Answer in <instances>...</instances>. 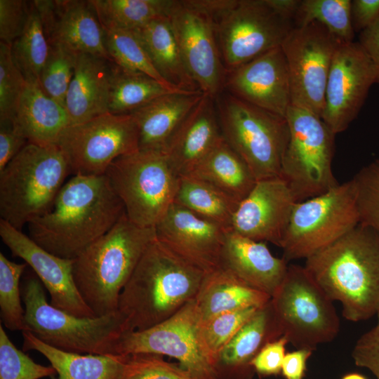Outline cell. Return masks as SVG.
Returning <instances> with one entry per match:
<instances>
[{"mask_svg":"<svg viewBox=\"0 0 379 379\" xmlns=\"http://www.w3.org/2000/svg\"><path fill=\"white\" fill-rule=\"evenodd\" d=\"M124 213L105 175H77L63 185L51 209L28 223L29 237L48 252L74 260Z\"/></svg>","mask_w":379,"mask_h":379,"instance_id":"cell-1","label":"cell"},{"mask_svg":"<svg viewBox=\"0 0 379 379\" xmlns=\"http://www.w3.org/2000/svg\"><path fill=\"white\" fill-rule=\"evenodd\" d=\"M350 321L367 320L379 310V235L359 223L305 259V266Z\"/></svg>","mask_w":379,"mask_h":379,"instance_id":"cell-2","label":"cell"},{"mask_svg":"<svg viewBox=\"0 0 379 379\" xmlns=\"http://www.w3.org/2000/svg\"><path fill=\"white\" fill-rule=\"evenodd\" d=\"M206 272L157 239L149 245L119 299L129 331L152 327L194 300Z\"/></svg>","mask_w":379,"mask_h":379,"instance_id":"cell-3","label":"cell"},{"mask_svg":"<svg viewBox=\"0 0 379 379\" xmlns=\"http://www.w3.org/2000/svg\"><path fill=\"white\" fill-rule=\"evenodd\" d=\"M155 238L154 227H140L125 213L109 231L74 259L77 287L96 317L118 311L122 289Z\"/></svg>","mask_w":379,"mask_h":379,"instance_id":"cell-4","label":"cell"},{"mask_svg":"<svg viewBox=\"0 0 379 379\" xmlns=\"http://www.w3.org/2000/svg\"><path fill=\"white\" fill-rule=\"evenodd\" d=\"M69 174L56 145L27 143L0 172V219L22 230L51 209Z\"/></svg>","mask_w":379,"mask_h":379,"instance_id":"cell-5","label":"cell"},{"mask_svg":"<svg viewBox=\"0 0 379 379\" xmlns=\"http://www.w3.org/2000/svg\"><path fill=\"white\" fill-rule=\"evenodd\" d=\"M25 331L57 349L69 352L111 355L118 339L128 332L117 311L94 317H79L48 302L44 286L34 274L22 285Z\"/></svg>","mask_w":379,"mask_h":379,"instance_id":"cell-6","label":"cell"},{"mask_svg":"<svg viewBox=\"0 0 379 379\" xmlns=\"http://www.w3.org/2000/svg\"><path fill=\"white\" fill-rule=\"evenodd\" d=\"M204 1L227 72L281 46L294 27L293 20L277 13L267 0Z\"/></svg>","mask_w":379,"mask_h":379,"instance_id":"cell-7","label":"cell"},{"mask_svg":"<svg viewBox=\"0 0 379 379\" xmlns=\"http://www.w3.org/2000/svg\"><path fill=\"white\" fill-rule=\"evenodd\" d=\"M214 100L224 139L247 164L256 180L279 176L289 138L286 118L225 91Z\"/></svg>","mask_w":379,"mask_h":379,"instance_id":"cell-8","label":"cell"},{"mask_svg":"<svg viewBox=\"0 0 379 379\" xmlns=\"http://www.w3.org/2000/svg\"><path fill=\"white\" fill-rule=\"evenodd\" d=\"M127 217L155 227L173 204L180 175L162 151L142 150L115 159L105 174Z\"/></svg>","mask_w":379,"mask_h":379,"instance_id":"cell-9","label":"cell"},{"mask_svg":"<svg viewBox=\"0 0 379 379\" xmlns=\"http://www.w3.org/2000/svg\"><path fill=\"white\" fill-rule=\"evenodd\" d=\"M286 119L289 138L279 176L300 202L339 184L332 169L335 134L321 117L303 108L291 105Z\"/></svg>","mask_w":379,"mask_h":379,"instance_id":"cell-10","label":"cell"},{"mask_svg":"<svg viewBox=\"0 0 379 379\" xmlns=\"http://www.w3.org/2000/svg\"><path fill=\"white\" fill-rule=\"evenodd\" d=\"M270 303L282 336L297 349L314 351L339 332L333 301L304 266L288 265Z\"/></svg>","mask_w":379,"mask_h":379,"instance_id":"cell-11","label":"cell"},{"mask_svg":"<svg viewBox=\"0 0 379 379\" xmlns=\"http://www.w3.org/2000/svg\"><path fill=\"white\" fill-rule=\"evenodd\" d=\"M359 223L351 180L297 202L280 248L291 260L306 259L331 244Z\"/></svg>","mask_w":379,"mask_h":379,"instance_id":"cell-12","label":"cell"},{"mask_svg":"<svg viewBox=\"0 0 379 379\" xmlns=\"http://www.w3.org/2000/svg\"><path fill=\"white\" fill-rule=\"evenodd\" d=\"M56 145L74 175H102L117 158L139 149V133L131 114L109 112L65 128Z\"/></svg>","mask_w":379,"mask_h":379,"instance_id":"cell-13","label":"cell"},{"mask_svg":"<svg viewBox=\"0 0 379 379\" xmlns=\"http://www.w3.org/2000/svg\"><path fill=\"white\" fill-rule=\"evenodd\" d=\"M342 44L317 22L293 28L281 45L288 68L291 105L321 118L331 66Z\"/></svg>","mask_w":379,"mask_h":379,"instance_id":"cell-14","label":"cell"},{"mask_svg":"<svg viewBox=\"0 0 379 379\" xmlns=\"http://www.w3.org/2000/svg\"><path fill=\"white\" fill-rule=\"evenodd\" d=\"M199 322L194 299L174 315L152 327L124 333L114 345L112 354L166 355L178 360L194 379H220L201 345Z\"/></svg>","mask_w":379,"mask_h":379,"instance_id":"cell-15","label":"cell"},{"mask_svg":"<svg viewBox=\"0 0 379 379\" xmlns=\"http://www.w3.org/2000/svg\"><path fill=\"white\" fill-rule=\"evenodd\" d=\"M168 18L190 75L202 93L215 98L223 91L227 70L212 17L197 0H174Z\"/></svg>","mask_w":379,"mask_h":379,"instance_id":"cell-16","label":"cell"},{"mask_svg":"<svg viewBox=\"0 0 379 379\" xmlns=\"http://www.w3.org/2000/svg\"><path fill=\"white\" fill-rule=\"evenodd\" d=\"M375 83L372 61L359 41L340 44L331 66L321 116L335 135L357 118Z\"/></svg>","mask_w":379,"mask_h":379,"instance_id":"cell-17","label":"cell"},{"mask_svg":"<svg viewBox=\"0 0 379 379\" xmlns=\"http://www.w3.org/2000/svg\"><path fill=\"white\" fill-rule=\"evenodd\" d=\"M0 237L13 256L29 266L51 297V305L79 317H96L81 295L74 277V260L56 256L22 230L0 219Z\"/></svg>","mask_w":379,"mask_h":379,"instance_id":"cell-18","label":"cell"},{"mask_svg":"<svg viewBox=\"0 0 379 379\" xmlns=\"http://www.w3.org/2000/svg\"><path fill=\"white\" fill-rule=\"evenodd\" d=\"M223 91L286 118L291 102L287 62L281 46L227 72Z\"/></svg>","mask_w":379,"mask_h":379,"instance_id":"cell-19","label":"cell"},{"mask_svg":"<svg viewBox=\"0 0 379 379\" xmlns=\"http://www.w3.org/2000/svg\"><path fill=\"white\" fill-rule=\"evenodd\" d=\"M154 227L159 241L206 273L220 267L228 230L175 203Z\"/></svg>","mask_w":379,"mask_h":379,"instance_id":"cell-20","label":"cell"},{"mask_svg":"<svg viewBox=\"0 0 379 379\" xmlns=\"http://www.w3.org/2000/svg\"><path fill=\"white\" fill-rule=\"evenodd\" d=\"M296 203L289 187L280 176L258 180L239 203L232 219V230L280 247Z\"/></svg>","mask_w":379,"mask_h":379,"instance_id":"cell-21","label":"cell"},{"mask_svg":"<svg viewBox=\"0 0 379 379\" xmlns=\"http://www.w3.org/2000/svg\"><path fill=\"white\" fill-rule=\"evenodd\" d=\"M49 45L88 53L112 62L105 36L90 0L33 1Z\"/></svg>","mask_w":379,"mask_h":379,"instance_id":"cell-22","label":"cell"},{"mask_svg":"<svg viewBox=\"0 0 379 379\" xmlns=\"http://www.w3.org/2000/svg\"><path fill=\"white\" fill-rule=\"evenodd\" d=\"M288 262L273 255L262 241L227 231L220 257L222 267L271 298L282 283Z\"/></svg>","mask_w":379,"mask_h":379,"instance_id":"cell-23","label":"cell"},{"mask_svg":"<svg viewBox=\"0 0 379 379\" xmlns=\"http://www.w3.org/2000/svg\"><path fill=\"white\" fill-rule=\"evenodd\" d=\"M222 138L214 98L204 94L163 152L182 176L189 174Z\"/></svg>","mask_w":379,"mask_h":379,"instance_id":"cell-24","label":"cell"},{"mask_svg":"<svg viewBox=\"0 0 379 379\" xmlns=\"http://www.w3.org/2000/svg\"><path fill=\"white\" fill-rule=\"evenodd\" d=\"M281 336L270 300L257 310L218 354L215 368L220 379H252L255 373L252 360L265 344Z\"/></svg>","mask_w":379,"mask_h":379,"instance_id":"cell-25","label":"cell"},{"mask_svg":"<svg viewBox=\"0 0 379 379\" xmlns=\"http://www.w3.org/2000/svg\"><path fill=\"white\" fill-rule=\"evenodd\" d=\"M110 62L97 55L78 53L65 102L69 126L109 112Z\"/></svg>","mask_w":379,"mask_h":379,"instance_id":"cell-26","label":"cell"},{"mask_svg":"<svg viewBox=\"0 0 379 379\" xmlns=\"http://www.w3.org/2000/svg\"><path fill=\"white\" fill-rule=\"evenodd\" d=\"M203 95L201 92L167 93L131 113L138 128L139 149L163 152Z\"/></svg>","mask_w":379,"mask_h":379,"instance_id":"cell-27","label":"cell"},{"mask_svg":"<svg viewBox=\"0 0 379 379\" xmlns=\"http://www.w3.org/2000/svg\"><path fill=\"white\" fill-rule=\"evenodd\" d=\"M271 297L248 286L230 271L219 267L206 273L194 298L200 323L223 312L260 308Z\"/></svg>","mask_w":379,"mask_h":379,"instance_id":"cell-28","label":"cell"},{"mask_svg":"<svg viewBox=\"0 0 379 379\" xmlns=\"http://www.w3.org/2000/svg\"><path fill=\"white\" fill-rule=\"evenodd\" d=\"M15 121L29 143L56 145L70 125L65 107L46 95L39 84L27 81Z\"/></svg>","mask_w":379,"mask_h":379,"instance_id":"cell-29","label":"cell"},{"mask_svg":"<svg viewBox=\"0 0 379 379\" xmlns=\"http://www.w3.org/2000/svg\"><path fill=\"white\" fill-rule=\"evenodd\" d=\"M133 31L167 83L183 91L201 92L186 67L168 17L157 18Z\"/></svg>","mask_w":379,"mask_h":379,"instance_id":"cell-30","label":"cell"},{"mask_svg":"<svg viewBox=\"0 0 379 379\" xmlns=\"http://www.w3.org/2000/svg\"><path fill=\"white\" fill-rule=\"evenodd\" d=\"M187 175L208 182L239 204L257 182L247 164L223 136Z\"/></svg>","mask_w":379,"mask_h":379,"instance_id":"cell-31","label":"cell"},{"mask_svg":"<svg viewBox=\"0 0 379 379\" xmlns=\"http://www.w3.org/2000/svg\"><path fill=\"white\" fill-rule=\"evenodd\" d=\"M23 351L35 350L44 355L60 379H116L126 355H101L66 352L53 347L23 331Z\"/></svg>","mask_w":379,"mask_h":379,"instance_id":"cell-32","label":"cell"},{"mask_svg":"<svg viewBox=\"0 0 379 379\" xmlns=\"http://www.w3.org/2000/svg\"><path fill=\"white\" fill-rule=\"evenodd\" d=\"M175 92L185 91L169 88L145 74L110 62L109 113L131 114L161 95Z\"/></svg>","mask_w":379,"mask_h":379,"instance_id":"cell-33","label":"cell"},{"mask_svg":"<svg viewBox=\"0 0 379 379\" xmlns=\"http://www.w3.org/2000/svg\"><path fill=\"white\" fill-rule=\"evenodd\" d=\"M173 203L228 230H232L239 204L213 185L190 175L180 176Z\"/></svg>","mask_w":379,"mask_h":379,"instance_id":"cell-34","label":"cell"},{"mask_svg":"<svg viewBox=\"0 0 379 379\" xmlns=\"http://www.w3.org/2000/svg\"><path fill=\"white\" fill-rule=\"evenodd\" d=\"M103 30H135L168 17L174 0H90Z\"/></svg>","mask_w":379,"mask_h":379,"instance_id":"cell-35","label":"cell"},{"mask_svg":"<svg viewBox=\"0 0 379 379\" xmlns=\"http://www.w3.org/2000/svg\"><path fill=\"white\" fill-rule=\"evenodd\" d=\"M48 53L49 44L39 12L32 1L26 27L11 44L12 58L27 81L39 84L40 74Z\"/></svg>","mask_w":379,"mask_h":379,"instance_id":"cell-36","label":"cell"},{"mask_svg":"<svg viewBox=\"0 0 379 379\" xmlns=\"http://www.w3.org/2000/svg\"><path fill=\"white\" fill-rule=\"evenodd\" d=\"M351 0H300L294 27L317 22L342 43L353 41L354 32L350 17Z\"/></svg>","mask_w":379,"mask_h":379,"instance_id":"cell-37","label":"cell"},{"mask_svg":"<svg viewBox=\"0 0 379 379\" xmlns=\"http://www.w3.org/2000/svg\"><path fill=\"white\" fill-rule=\"evenodd\" d=\"M104 32L106 48L112 62L123 68L145 74L169 88L181 91L170 85L160 75L133 31L109 29Z\"/></svg>","mask_w":379,"mask_h":379,"instance_id":"cell-38","label":"cell"},{"mask_svg":"<svg viewBox=\"0 0 379 379\" xmlns=\"http://www.w3.org/2000/svg\"><path fill=\"white\" fill-rule=\"evenodd\" d=\"M27 264L17 263L0 253V310L5 327L25 331V310L22 307L20 281Z\"/></svg>","mask_w":379,"mask_h":379,"instance_id":"cell-39","label":"cell"},{"mask_svg":"<svg viewBox=\"0 0 379 379\" xmlns=\"http://www.w3.org/2000/svg\"><path fill=\"white\" fill-rule=\"evenodd\" d=\"M258 309L248 307L229 311L199 322L198 332L201 345L215 367L219 352Z\"/></svg>","mask_w":379,"mask_h":379,"instance_id":"cell-40","label":"cell"},{"mask_svg":"<svg viewBox=\"0 0 379 379\" xmlns=\"http://www.w3.org/2000/svg\"><path fill=\"white\" fill-rule=\"evenodd\" d=\"M78 53L60 45H49L47 60L39 77L43 91L65 107L66 95L73 77Z\"/></svg>","mask_w":379,"mask_h":379,"instance_id":"cell-41","label":"cell"},{"mask_svg":"<svg viewBox=\"0 0 379 379\" xmlns=\"http://www.w3.org/2000/svg\"><path fill=\"white\" fill-rule=\"evenodd\" d=\"M351 180L359 223L379 235V158L362 167Z\"/></svg>","mask_w":379,"mask_h":379,"instance_id":"cell-42","label":"cell"},{"mask_svg":"<svg viewBox=\"0 0 379 379\" xmlns=\"http://www.w3.org/2000/svg\"><path fill=\"white\" fill-rule=\"evenodd\" d=\"M116 379H194L179 364L170 363L164 356L139 353L126 355Z\"/></svg>","mask_w":379,"mask_h":379,"instance_id":"cell-43","label":"cell"},{"mask_svg":"<svg viewBox=\"0 0 379 379\" xmlns=\"http://www.w3.org/2000/svg\"><path fill=\"white\" fill-rule=\"evenodd\" d=\"M55 373L51 366L36 364L18 350L0 325V379H40Z\"/></svg>","mask_w":379,"mask_h":379,"instance_id":"cell-44","label":"cell"},{"mask_svg":"<svg viewBox=\"0 0 379 379\" xmlns=\"http://www.w3.org/2000/svg\"><path fill=\"white\" fill-rule=\"evenodd\" d=\"M27 81L13 62L11 45L0 42V120L14 119Z\"/></svg>","mask_w":379,"mask_h":379,"instance_id":"cell-45","label":"cell"},{"mask_svg":"<svg viewBox=\"0 0 379 379\" xmlns=\"http://www.w3.org/2000/svg\"><path fill=\"white\" fill-rule=\"evenodd\" d=\"M31 1L0 0L1 41L11 45L23 32L30 13Z\"/></svg>","mask_w":379,"mask_h":379,"instance_id":"cell-46","label":"cell"},{"mask_svg":"<svg viewBox=\"0 0 379 379\" xmlns=\"http://www.w3.org/2000/svg\"><path fill=\"white\" fill-rule=\"evenodd\" d=\"M376 324L357 341L352 352L356 366L369 370L379 379V310Z\"/></svg>","mask_w":379,"mask_h":379,"instance_id":"cell-47","label":"cell"},{"mask_svg":"<svg viewBox=\"0 0 379 379\" xmlns=\"http://www.w3.org/2000/svg\"><path fill=\"white\" fill-rule=\"evenodd\" d=\"M288 343V340L281 336L265 344L251 361L254 372L261 377L277 375L281 373Z\"/></svg>","mask_w":379,"mask_h":379,"instance_id":"cell-48","label":"cell"},{"mask_svg":"<svg viewBox=\"0 0 379 379\" xmlns=\"http://www.w3.org/2000/svg\"><path fill=\"white\" fill-rule=\"evenodd\" d=\"M27 143L14 119L0 120V172Z\"/></svg>","mask_w":379,"mask_h":379,"instance_id":"cell-49","label":"cell"},{"mask_svg":"<svg viewBox=\"0 0 379 379\" xmlns=\"http://www.w3.org/2000/svg\"><path fill=\"white\" fill-rule=\"evenodd\" d=\"M350 17L354 33H361L379 19V0H351Z\"/></svg>","mask_w":379,"mask_h":379,"instance_id":"cell-50","label":"cell"},{"mask_svg":"<svg viewBox=\"0 0 379 379\" xmlns=\"http://www.w3.org/2000/svg\"><path fill=\"white\" fill-rule=\"evenodd\" d=\"M312 352L308 349H297L286 352L281 367V373L285 379H304L307 362Z\"/></svg>","mask_w":379,"mask_h":379,"instance_id":"cell-51","label":"cell"},{"mask_svg":"<svg viewBox=\"0 0 379 379\" xmlns=\"http://www.w3.org/2000/svg\"><path fill=\"white\" fill-rule=\"evenodd\" d=\"M359 43L372 61L375 72V84L379 85V19L359 33Z\"/></svg>","mask_w":379,"mask_h":379,"instance_id":"cell-52","label":"cell"},{"mask_svg":"<svg viewBox=\"0 0 379 379\" xmlns=\"http://www.w3.org/2000/svg\"><path fill=\"white\" fill-rule=\"evenodd\" d=\"M269 5L281 15L293 20L300 0H267Z\"/></svg>","mask_w":379,"mask_h":379,"instance_id":"cell-53","label":"cell"},{"mask_svg":"<svg viewBox=\"0 0 379 379\" xmlns=\"http://www.w3.org/2000/svg\"><path fill=\"white\" fill-rule=\"evenodd\" d=\"M341 379H367L364 375L359 373H349L344 375Z\"/></svg>","mask_w":379,"mask_h":379,"instance_id":"cell-54","label":"cell"}]
</instances>
